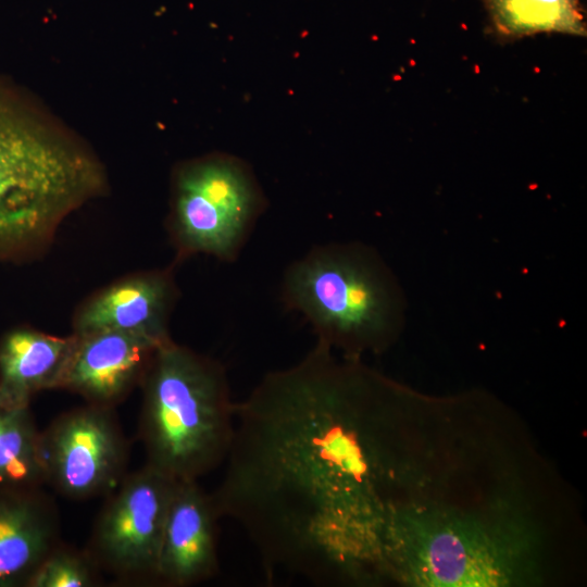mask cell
<instances>
[{"mask_svg":"<svg viewBox=\"0 0 587 587\" xmlns=\"http://www.w3.org/2000/svg\"><path fill=\"white\" fill-rule=\"evenodd\" d=\"M333 351L316 341L237 402L232 447L211 492L268 578L376 582L403 511L401 394Z\"/></svg>","mask_w":587,"mask_h":587,"instance_id":"1","label":"cell"},{"mask_svg":"<svg viewBox=\"0 0 587 587\" xmlns=\"http://www.w3.org/2000/svg\"><path fill=\"white\" fill-rule=\"evenodd\" d=\"M105 188L92 154L0 96V259L46 250L66 217Z\"/></svg>","mask_w":587,"mask_h":587,"instance_id":"2","label":"cell"},{"mask_svg":"<svg viewBox=\"0 0 587 587\" xmlns=\"http://www.w3.org/2000/svg\"><path fill=\"white\" fill-rule=\"evenodd\" d=\"M139 387L145 464L174 482L199 480L223 466L237 402L220 361L170 339L157 349Z\"/></svg>","mask_w":587,"mask_h":587,"instance_id":"3","label":"cell"},{"mask_svg":"<svg viewBox=\"0 0 587 587\" xmlns=\"http://www.w3.org/2000/svg\"><path fill=\"white\" fill-rule=\"evenodd\" d=\"M280 300L310 325L316 341L349 358L382 348L394 329L390 284L375 258L361 247L313 246L285 268Z\"/></svg>","mask_w":587,"mask_h":587,"instance_id":"4","label":"cell"},{"mask_svg":"<svg viewBox=\"0 0 587 587\" xmlns=\"http://www.w3.org/2000/svg\"><path fill=\"white\" fill-rule=\"evenodd\" d=\"M266 209L254 172L240 158L218 153L183 164L167 223L177 260L207 254L236 261Z\"/></svg>","mask_w":587,"mask_h":587,"instance_id":"5","label":"cell"},{"mask_svg":"<svg viewBox=\"0 0 587 587\" xmlns=\"http://www.w3.org/2000/svg\"><path fill=\"white\" fill-rule=\"evenodd\" d=\"M175 484L143 464L105 496L85 548L115 583L158 586L164 523Z\"/></svg>","mask_w":587,"mask_h":587,"instance_id":"6","label":"cell"},{"mask_svg":"<svg viewBox=\"0 0 587 587\" xmlns=\"http://www.w3.org/2000/svg\"><path fill=\"white\" fill-rule=\"evenodd\" d=\"M129 452L115 408L85 403L61 413L39 433L43 483L72 500L114 490L128 473Z\"/></svg>","mask_w":587,"mask_h":587,"instance_id":"7","label":"cell"},{"mask_svg":"<svg viewBox=\"0 0 587 587\" xmlns=\"http://www.w3.org/2000/svg\"><path fill=\"white\" fill-rule=\"evenodd\" d=\"M73 336V346L57 389L78 395L86 403L115 409L140 386L161 346L118 330Z\"/></svg>","mask_w":587,"mask_h":587,"instance_id":"8","label":"cell"},{"mask_svg":"<svg viewBox=\"0 0 587 587\" xmlns=\"http://www.w3.org/2000/svg\"><path fill=\"white\" fill-rule=\"evenodd\" d=\"M220 520L211 492L198 480L176 482L164 523L158 586L189 587L216 575Z\"/></svg>","mask_w":587,"mask_h":587,"instance_id":"9","label":"cell"},{"mask_svg":"<svg viewBox=\"0 0 587 587\" xmlns=\"http://www.w3.org/2000/svg\"><path fill=\"white\" fill-rule=\"evenodd\" d=\"M178 296L171 268L126 276L80 305L73 334L118 330L162 345L172 339L168 322Z\"/></svg>","mask_w":587,"mask_h":587,"instance_id":"10","label":"cell"},{"mask_svg":"<svg viewBox=\"0 0 587 587\" xmlns=\"http://www.w3.org/2000/svg\"><path fill=\"white\" fill-rule=\"evenodd\" d=\"M61 541L58 507L41 487H0V587H28Z\"/></svg>","mask_w":587,"mask_h":587,"instance_id":"11","label":"cell"},{"mask_svg":"<svg viewBox=\"0 0 587 587\" xmlns=\"http://www.w3.org/2000/svg\"><path fill=\"white\" fill-rule=\"evenodd\" d=\"M74 341L20 327L0 339V399L14 405H30L42 390L57 389Z\"/></svg>","mask_w":587,"mask_h":587,"instance_id":"12","label":"cell"},{"mask_svg":"<svg viewBox=\"0 0 587 587\" xmlns=\"http://www.w3.org/2000/svg\"><path fill=\"white\" fill-rule=\"evenodd\" d=\"M496 30L520 38L538 33L586 34L579 0H486Z\"/></svg>","mask_w":587,"mask_h":587,"instance_id":"13","label":"cell"},{"mask_svg":"<svg viewBox=\"0 0 587 587\" xmlns=\"http://www.w3.org/2000/svg\"><path fill=\"white\" fill-rule=\"evenodd\" d=\"M39 433L30 405L0 399V487L45 485L38 453Z\"/></svg>","mask_w":587,"mask_h":587,"instance_id":"14","label":"cell"},{"mask_svg":"<svg viewBox=\"0 0 587 587\" xmlns=\"http://www.w3.org/2000/svg\"><path fill=\"white\" fill-rule=\"evenodd\" d=\"M103 573L86 548H75L63 540L43 559L28 587H96Z\"/></svg>","mask_w":587,"mask_h":587,"instance_id":"15","label":"cell"}]
</instances>
